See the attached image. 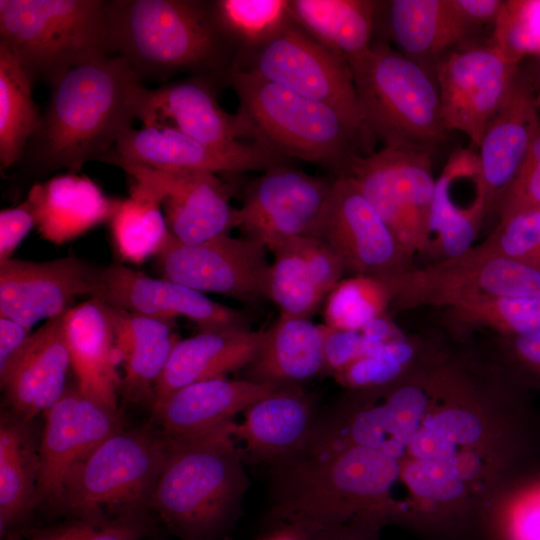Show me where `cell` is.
I'll return each instance as SVG.
<instances>
[{
	"label": "cell",
	"mask_w": 540,
	"mask_h": 540,
	"mask_svg": "<svg viewBox=\"0 0 540 540\" xmlns=\"http://www.w3.org/2000/svg\"><path fill=\"white\" fill-rule=\"evenodd\" d=\"M110 311L115 346L124 369L120 392L128 403H148L151 407L155 386L180 339L171 323L111 305Z\"/></svg>",
	"instance_id": "1f68e13d"
},
{
	"label": "cell",
	"mask_w": 540,
	"mask_h": 540,
	"mask_svg": "<svg viewBox=\"0 0 540 540\" xmlns=\"http://www.w3.org/2000/svg\"><path fill=\"white\" fill-rule=\"evenodd\" d=\"M321 239L352 275L391 278L414 267L350 175L334 177Z\"/></svg>",
	"instance_id": "2e32d148"
},
{
	"label": "cell",
	"mask_w": 540,
	"mask_h": 540,
	"mask_svg": "<svg viewBox=\"0 0 540 540\" xmlns=\"http://www.w3.org/2000/svg\"><path fill=\"white\" fill-rule=\"evenodd\" d=\"M484 243L502 255L540 269V208L500 216Z\"/></svg>",
	"instance_id": "ee69618b"
},
{
	"label": "cell",
	"mask_w": 540,
	"mask_h": 540,
	"mask_svg": "<svg viewBox=\"0 0 540 540\" xmlns=\"http://www.w3.org/2000/svg\"><path fill=\"white\" fill-rule=\"evenodd\" d=\"M156 522L152 515L103 522L69 518L7 540H145L154 532Z\"/></svg>",
	"instance_id": "b9f144b4"
},
{
	"label": "cell",
	"mask_w": 540,
	"mask_h": 540,
	"mask_svg": "<svg viewBox=\"0 0 540 540\" xmlns=\"http://www.w3.org/2000/svg\"><path fill=\"white\" fill-rule=\"evenodd\" d=\"M110 225L117 253L135 264L156 256L170 236L160 199L135 181L129 197L119 201Z\"/></svg>",
	"instance_id": "8d00e7d4"
},
{
	"label": "cell",
	"mask_w": 540,
	"mask_h": 540,
	"mask_svg": "<svg viewBox=\"0 0 540 540\" xmlns=\"http://www.w3.org/2000/svg\"><path fill=\"white\" fill-rule=\"evenodd\" d=\"M395 48L435 75L437 63L449 52L470 43L475 28L457 12L451 0L378 1L375 23H381Z\"/></svg>",
	"instance_id": "484cf974"
},
{
	"label": "cell",
	"mask_w": 540,
	"mask_h": 540,
	"mask_svg": "<svg viewBox=\"0 0 540 540\" xmlns=\"http://www.w3.org/2000/svg\"><path fill=\"white\" fill-rule=\"evenodd\" d=\"M112 55L142 81L189 73L225 84L235 55L212 1L106 0Z\"/></svg>",
	"instance_id": "3957f363"
},
{
	"label": "cell",
	"mask_w": 540,
	"mask_h": 540,
	"mask_svg": "<svg viewBox=\"0 0 540 540\" xmlns=\"http://www.w3.org/2000/svg\"><path fill=\"white\" fill-rule=\"evenodd\" d=\"M219 81L190 76L150 89L143 126L167 125L209 147L230 150L251 141L246 121L218 103Z\"/></svg>",
	"instance_id": "7402d4cb"
},
{
	"label": "cell",
	"mask_w": 540,
	"mask_h": 540,
	"mask_svg": "<svg viewBox=\"0 0 540 540\" xmlns=\"http://www.w3.org/2000/svg\"><path fill=\"white\" fill-rule=\"evenodd\" d=\"M488 212L478 153L470 149L456 150L436 179L424 253L433 257L432 262L462 254L472 247Z\"/></svg>",
	"instance_id": "44dd1931"
},
{
	"label": "cell",
	"mask_w": 540,
	"mask_h": 540,
	"mask_svg": "<svg viewBox=\"0 0 540 540\" xmlns=\"http://www.w3.org/2000/svg\"><path fill=\"white\" fill-rule=\"evenodd\" d=\"M453 327L487 328L503 338L540 331V299L519 296L481 295L445 307Z\"/></svg>",
	"instance_id": "74e56055"
},
{
	"label": "cell",
	"mask_w": 540,
	"mask_h": 540,
	"mask_svg": "<svg viewBox=\"0 0 540 540\" xmlns=\"http://www.w3.org/2000/svg\"><path fill=\"white\" fill-rule=\"evenodd\" d=\"M293 23L347 62L363 55L375 32L378 1L288 0Z\"/></svg>",
	"instance_id": "e575fe53"
},
{
	"label": "cell",
	"mask_w": 540,
	"mask_h": 540,
	"mask_svg": "<svg viewBox=\"0 0 540 540\" xmlns=\"http://www.w3.org/2000/svg\"><path fill=\"white\" fill-rule=\"evenodd\" d=\"M34 227L35 217L26 200L15 207L1 210L0 264L12 259L16 248Z\"/></svg>",
	"instance_id": "c3c4849f"
},
{
	"label": "cell",
	"mask_w": 540,
	"mask_h": 540,
	"mask_svg": "<svg viewBox=\"0 0 540 540\" xmlns=\"http://www.w3.org/2000/svg\"><path fill=\"white\" fill-rule=\"evenodd\" d=\"M33 81L16 57L0 45V166L18 164L36 132L41 113L33 96Z\"/></svg>",
	"instance_id": "d590c367"
},
{
	"label": "cell",
	"mask_w": 540,
	"mask_h": 540,
	"mask_svg": "<svg viewBox=\"0 0 540 540\" xmlns=\"http://www.w3.org/2000/svg\"><path fill=\"white\" fill-rule=\"evenodd\" d=\"M260 540H304L302 535L288 526H275L267 535Z\"/></svg>",
	"instance_id": "11a10c76"
},
{
	"label": "cell",
	"mask_w": 540,
	"mask_h": 540,
	"mask_svg": "<svg viewBox=\"0 0 540 540\" xmlns=\"http://www.w3.org/2000/svg\"><path fill=\"white\" fill-rule=\"evenodd\" d=\"M31 335V329L15 320L0 316V372L20 354Z\"/></svg>",
	"instance_id": "816d5d0a"
},
{
	"label": "cell",
	"mask_w": 540,
	"mask_h": 540,
	"mask_svg": "<svg viewBox=\"0 0 540 540\" xmlns=\"http://www.w3.org/2000/svg\"><path fill=\"white\" fill-rule=\"evenodd\" d=\"M0 45L33 83L106 56V0H0Z\"/></svg>",
	"instance_id": "ba28073f"
},
{
	"label": "cell",
	"mask_w": 540,
	"mask_h": 540,
	"mask_svg": "<svg viewBox=\"0 0 540 540\" xmlns=\"http://www.w3.org/2000/svg\"><path fill=\"white\" fill-rule=\"evenodd\" d=\"M498 540H540V481L521 490L496 522Z\"/></svg>",
	"instance_id": "f6af8a7d"
},
{
	"label": "cell",
	"mask_w": 540,
	"mask_h": 540,
	"mask_svg": "<svg viewBox=\"0 0 540 540\" xmlns=\"http://www.w3.org/2000/svg\"><path fill=\"white\" fill-rule=\"evenodd\" d=\"M503 349L511 365L540 384V331L513 338H503Z\"/></svg>",
	"instance_id": "681fc988"
},
{
	"label": "cell",
	"mask_w": 540,
	"mask_h": 540,
	"mask_svg": "<svg viewBox=\"0 0 540 540\" xmlns=\"http://www.w3.org/2000/svg\"><path fill=\"white\" fill-rule=\"evenodd\" d=\"M531 208H540V122L522 167L496 212L500 217Z\"/></svg>",
	"instance_id": "bcb514c9"
},
{
	"label": "cell",
	"mask_w": 540,
	"mask_h": 540,
	"mask_svg": "<svg viewBox=\"0 0 540 540\" xmlns=\"http://www.w3.org/2000/svg\"><path fill=\"white\" fill-rule=\"evenodd\" d=\"M268 300L281 316L309 319L342 279L345 269L321 238L286 241L271 250Z\"/></svg>",
	"instance_id": "4316f807"
},
{
	"label": "cell",
	"mask_w": 540,
	"mask_h": 540,
	"mask_svg": "<svg viewBox=\"0 0 540 540\" xmlns=\"http://www.w3.org/2000/svg\"><path fill=\"white\" fill-rule=\"evenodd\" d=\"M103 267L70 255L50 261L0 264V316L31 329L61 315L77 297L97 294Z\"/></svg>",
	"instance_id": "ac0fdd59"
},
{
	"label": "cell",
	"mask_w": 540,
	"mask_h": 540,
	"mask_svg": "<svg viewBox=\"0 0 540 540\" xmlns=\"http://www.w3.org/2000/svg\"><path fill=\"white\" fill-rule=\"evenodd\" d=\"M64 332L76 386L87 397L114 410L121 380L117 366L110 305L98 297L70 307L64 314Z\"/></svg>",
	"instance_id": "83f0119b"
},
{
	"label": "cell",
	"mask_w": 540,
	"mask_h": 540,
	"mask_svg": "<svg viewBox=\"0 0 540 540\" xmlns=\"http://www.w3.org/2000/svg\"><path fill=\"white\" fill-rule=\"evenodd\" d=\"M232 67L325 103L365 130L349 63L293 22L267 42L239 49Z\"/></svg>",
	"instance_id": "8fae6325"
},
{
	"label": "cell",
	"mask_w": 540,
	"mask_h": 540,
	"mask_svg": "<svg viewBox=\"0 0 540 540\" xmlns=\"http://www.w3.org/2000/svg\"><path fill=\"white\" fill-rule=\"evenodd\" d=\"M324 324L279 316L265 330L245 379L276 387L299 386L324 371Z\"/></svg>",
	"instance_id": "d6a6232c"
},
{
	"label": "cell",
	"mask_w": 540,
	"mask_h": 540,
	"mask_svg": "<svg viewBox=\"0 0 540 540\" xmlns=\"http://www.w3.org/2000/svg\"><path fill=\"white\" fill-rule=\"evenodd\" d=\"M346 175L361 191L413 260L426 248L436 179L431 151L383 147L354 159Z\"/></svg>",
	"instance_id": "30bf717a"
},
{
	"label": "cell",
	"mask_w": 540,
	"mask_h": 540,
	"mask_svg": "<svg viewBox=\"0 0 540 540\" xmlns=\"http://www.w3.org/2000/svg\"><path fill=\"white\" fill-rule=\"evenodd\" d=\"M233 437L244 442L247 457L275 463L304 452L316 426L314 406L300 386L279 387L253 403Z\"/></svg>",
	"instance_id": "f1b7e54d"
},
{
	"label": "cell",
	"mask_w": 540,
	"mask_h": 540,
	"mask_svg": "<svg viewBox=\"0 0 540 540\" xmlns=\"http://www.w3.org/2000/svg\"><path fill=\"white\" fill-rule=\"evenodd\" d=\"M233 422L212 433L169 440L149 510L178 540H219L242 512L248 487Z\"/></svg>",
	"instance_id": "277c9868"
},
{
	"label": "cell",
	"mask_w": 540,
	"mask_h": 540,
	"mask_svg": "<svg viewBox=\"0 0 540 540\" xmlns=\"http://www.w3.org/2000/svg\"><path fill=\"white\" fill-rule=\"evenodd\" d=\"M519 68V63L490 40L446 54L434 72L446 130L464 133L478 147L486 127L506 100Z\"/></svg>",
	"instance_id": "5bb4252c"
},
{
	"label": "cell",
	"mask_w": 540,
	"mask_h": 540,
	"mask_svg": "<svg viewBox=\"0 0 540 540\" xmlns=\"http://www.w3.org/2000/svg\"><path fill=\"white\" fill-rule=\"evenodd\" d=\"M368 393L366 448L384 461L399 523L429 532L463 527L513 455L512 422L446 362L419 364Z\"/></svg>",
	"instance_id": "6da1fadb"
},
{
	"label": "cell",
	"mask_w": 540,
	"mask_h": 540,
	"mask_svg": "<svg viewBox=\"0 0 540 540\" xmlns=\"http://www.w3.org/2000/svg\"><path fill=\"white\" fill-rule=\"evenodd\" d=\"M121 169L160 199L168 230L178 242L196 245L234 228L236 208L218 175L133 165Z\"/></svg>",
	"instance_id": "d6986e66"
},
{
	"label": "cell",
	"mask_w": 540,
	"mask_h": 540,
	"mask_svg": "<svg viewBox=\"0 0 540 540\" xmlns=\"http://www.w3.org/2000/svg\"><path fill=\"white\" fill-rule=\"evenodd\" d=\"M288 158L254 142L230 150L204 145L167 125L125 131L98 161L118 167L133 165L163 170L200 171L216 175L265 171Z\"/></svg>",
	"instance_id": "9a60e30c"
},
{
	"label": "cell",
	"mask_w": 540,
	"mask_h": 540,
	"mask_svg": "<svg viewBox=\"0 0 540 540\" xmlns=\"http://www.w3.org/2000/svg\"><path fill=\"white\" fill-rule=\"evenodd\" d=\"M333 183L288 163L273 166L246 188L234 228L270 251L291 239L321 238Z\"/></svg>",
	"instance_id": "7c38bea8"
},
{
	"label": "cell",
	"mask_w": 540,
	"mask_h": 540,
	"mask_svg": "<svg viewBox=\"0 0 540 540\" xmlns=\"http://www.w3.org/2000/svg\"><path fill=\"white\" fill-rule=\"evenodd\" d=\"M365 353V343L360 330H344L325 325L324 371L335 376Z\"/></svg>",
	"instance_id": "7dc6e473"
},
{
	"label": "cell",
	"mask_w": 540,
	"mask_h": 540,
	"mask_svg": "<svg viewBox=\"0 0 540 540\" xmlns=\"http://www.w3.org/2000/svg\"><path fill=\"white\" fill-rule=\"evenodd\" d=\"M225 84L238 97L237 113L257 142L285 158H297L337 176L354 159L372 153L368 133L335 108L232 67Z\"/></svg>",
	"instance_id": "5b68a950"
},
{
	"label": "cell",
	"mask_w": 540,
	"mask_h": 540,
	"mask_svg": "<svg viewBox=\"0 0 540 540\" xmlns=\"http://www.w3.org/2000/svg\"><path fill=\"white\" fill-rule=\"evenodd\" d=\"M539 122L536 96L519 68L506 100L489 122L478 146L489 212L497 210L517 177Z\"/></svg>",
	"instance_id": "d4e9b609"
},
{
	"label": "cell",
	"mask_w": 540,
	"mask_h": 540,
	"mask_svg": "<svg viewBox=\"0 0 540 540\" xmlns=\"http://www.w3.org/2000/svg\"><path fill=\"white\" fill-rule=\"evenodd\" d=\"M267 247L246 237L221 235L196 245L170 234L156 255L163 278L200 292H212L243 303L268 299L271 263Z\"/></svg>",
	"instance_id": "4fadbf2b"
},
{
	"label": "cell",
	"mask_w": 540,
	"mask_h": 540,
	"mask_svg": "<svg viewBox=\"0 0 540 540\" xmlns=\"http://www.w3.org/2000/svg\"><path fill=\"white\" fill-rule=\"evenodd\" d=\"M65 312L33 332L20 354L0 372L7 411L26 421L33 422L44 414L67 388L71 359L64 332Z\"/></svg>",
	"instance_id": "cb8c5ba5"
},
{
	"label": "cell",
	"mask_w": 540,
	"mask_h": 540,
	"mask_svg": "<svg viewBox=\"0 0 540 540\" xmlns=\"http://www.w3.org/2000/svg\"><path fill=\"white\" fill-rule=\"evenodd\" d=\"M264 333L263 329L229 326L199 330L179 340L155 386L153 404L186 385L247 367L257 355Z\"/></svg>",
	"instance_id": "f546056e"
},
{
	"label": "cell",
	"mask_w": 540,
	"mask_h": 540,
	"mask_svg": "<svg viewBox=\"0 0 540 540\" xmlns=\"http://www.w3.org/2000/svg\"><path fill=\"white\" fill-rule=\"evenodd\" d=\"M526 59H529V65L526 68H521V66L520 68L529 81L540 107V52Z\"/></svg>",
	"instance_id": "db71d44e"
},
{
	"label": "cell",
	"mask_w": 540,
	"mask_h": 540,
	"mask_svg": "<svg viewBox=\"0 0 540 540\" xmlns=\"http://www.w3.org/2000/svg\"><path fill=\"white\" fill-rule=\"evenodd\" d=\"M33 422L9 411L0 417V536L22 525L37 508L39 445Z\"/></svg>",
	"instance_id": "836d02e7"
},
{
	"label": "cell",
	"mask_w": 540,
	"mask_h": 540,
	"mask_svg": "<svg viewBox=\"0 0 540 540\" xmlns=\"http://www.w3.org/2000/svg\"><path fill=\"white\" fill-rule=\"evenodd\" d=\"M168 447L151 423L121 429L72 468L49 510L96 522L151 515L149 503Z\"/></svg>",
	"instance_id": "52a82bcc"
},
{
	"label": "cell",
	"mask_w": 540,
	"mask_h": 540,
	"mask_svg": "<svg viewBox=\"0 0 540 540\" xmlns=\"http://www.w3.org/2000/svg\"><path fill=\"white\" fill-rule=\"evenodd\" d=\"M25 200L42 238L56 245L110 221L120 201L107 197L93 180L74 172L35 183Z\"/></svg>",
	"instance_id": "4dcf8cb0"
},
{
	"label": "cell",
	"mask_w": 540,
	"mask_h": 540,
	"mask_svg": "<svg viewBox=\"0 0 540 540\" xmlns=\"http://www.w3.org/2000/svg\"><path fill=\"white\" fill-rule=\"evenodd\" d=\"M325 299V325L360 330L370 321L386 315L393 301V291L386 278L352 275L341 279Z\"/></svg>",
	"instance_id": "f35d334b"
},
{
	"label": "cell",
	"mask_w": 540,
	"mask_h": 540,
	"mask_svg": "<svg viewBox=\"0 0 540 540\" xmlns=\"http://www.w3.org/2000/svg\"><path fill=\"white\" fill-rule=\"evenodd\" d=\"M461 17L473 28L495 25L504 1L501 0H451Z\"/></svg>",
	"instance_id": "f5cc1de1"
},
{
	"label": "cell",
	"mask_w": 540,
	"mask_h": 540,
	"mask_svg": "<svg viewBox=\"0 0 540 540\" xmlns=\"http://www.w3.org/2000/svg\"><path fill=\"white\" fill-rule=\"evenodd\" d=\"M420 343L404 337L363 355L335 375L343 386L355 391L384 388L419 365Z\"/></svg>",
	"instance_id": "60d3db41"
},
{
	"label": "cell",
	"mask_w": 540,
	"mask_h": 540,
	"mask_svg": "<svg viewBox=\"0 0 540 540\" xmlns=\"http://www.w3.org/2000/svg\"><path fill=\"white\" fill-rule=\"evenodd\" d=\"M362 124L383 147L432 151L446 138L435 75L389 42L349 62Z\"/></svg>",
	"instance_id": "8992f818"
},
{
	"label": "cell",
	"mask_w": 540,
	"mask_h": 540,
	"mask_svg": "<svg viewBox=\"0 0 540 540\" xmlns=\"http://www.w3.org/2000/svg\"><path fill=\"white\" fill-rule=\"evenodd\" d=\"M391 307H447L481 295L540 299V269L490 248L484 242L462 254L388 278Z\"/></svg>",
	"instance_id": "9c48e42d"
},
{
	"label": "cell",
	"mask_w": 540,
	"mask_h": 540,
	"mask_svg": "<svg viewBox=\"0 0 540 540\" xmlns=\"http://www.w3.org/2000/svg\"><path fill=\"white\" fill-rule=\"evenodd\" d=\"M383 526L367 519L296 529L304 540H378ZM292 528V527H291Z\"/></svg>",
	"instance_id": "f907efd6"
},
{
	"label": "cell",
	"mask_w": 540,
	"mask_h": 540,
	"mask_svg": "<svg viewBox=\"0 0 540 540\" xmlns=\"http://www.w3.org/2000/svg\"><path fill=\"white\" fill-rule=\"evenodd\" d=\"M111 306L171 323L184 317L199 330L248 326L244 313L203 292L166 278H154L122 264L103 267L97 294Z\"/></svg>",
	"instance_id": "ffe728a7"
},
{
	"label": "cell",
	"mask_w": 540,
	"mask_h": 540,
	"mask_svg": "<svg viewBox=\"0 0 540 540\" xmlns=\"http://www.w3.org/2000/svg\"><path fill=\"white\" fill-rule=\"evenodd\" d=\"M212 4L220 28L239 49L255 48L293 22L288 0H216Z\"/></svg>",
	"instance_id": "ab89813d"
},
{
	"label": "cell",
	"mask_w": 540,
	"mask_h": 540,
	"mask_svg": "<svg viewBox=\"0 0 540 540\" xmlns=\"http://www.w3.org/2000/svg\"><path fill=\"white\" fill-rule=\"evenodd\" d=\"M247 379L217 377L181 387L151 406V421L167 439L185 440L217 431L277 389Z\"/></svg>",
	"instance_id": "603a6c76"
},
{
	"label": "cell",
	"mask_w": 540,
	"mask_h": 540,
	"mask_svg": "<svg viewBox=\"0 0 540 540\" xmlns=\"http://www.w3.org/2000/svg\"><path fill=\"white\" fill-rule=\"evenodd\" d=\"M44 417L36 503L50 508L72 468L124 427L119 410L85 396L76 385L67 386Z\"/></svg>",
	"instance_id": "e0dca14e"
},
{
	"label": "cell",
	"mask_w": 540,
	"mask_h": 540,
	"mask_svg": "<svg viewBox=\"0 0 540 540\" xmlns=\"http://www.w3.org/2000/svg\"><path fill=\"white\" fill-rule=\"evenodd\" d=\"M47 85L45 111L18 163L41 176L98 161L142 120L150 90L116 55L71 67Z\"/></svg>",
	"instance_id": "7a4b0ae2"
},
{
	"label": "cell",
	"mask_w": 540,
	"mask_h": 540,
	"mask_svg": "<svg viewBox=\"0 0 540 540\" xmlns=\"http://www.w3.org/2000/svg\"><path fill=\"white\" fill-rule=\"evenodd\" d=\"M490 41L521 63L540 52V0L504 1Z\"/></svg>",
	"instance_id": "7bdbcfd3"
}]
</instances>
